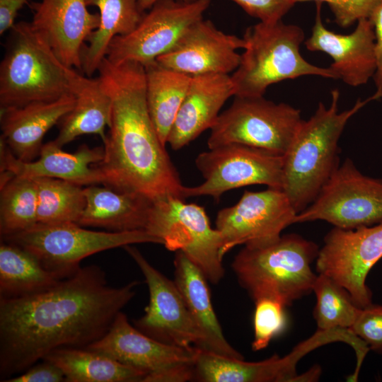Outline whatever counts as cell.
I'll return each instance as SVG.
<instances>
[{
    "instance_id": "1",
    "label": "cell",
    "mask_w": 382,
    "mask_h": 382,
    "mask_svg": "<svg viewBox=\"0 0 382 382\" xmlns=\"http://www.w3.org/2000/svg\"><path fill=\"white\" fill-rule=\"evenodd\" d=\"M139 284L112 286L105 272L91 265L42 291L0 299V381L57 349L85 348L100 339Z\"/></svg>"
},
{
    "instance_id": "2",
    "label": "cell",
    "mask_w": 382,
    "mask_h": 382,
    "mask_svg": "<svg viewBox=\"0 0 382 382\" xmlns=\"http://www.w3.org/2000/svg\"><path fill=\"white\" fill-rule=\"evenodd\" d=\"M98 71L112 100L103 158L96 164L103 185L150 200L185 199L184 186L149 112L144 66L134 62L115 64L105 57Z\"/></svg>"
},
{
    "instance_id": "3",
    "label": "cell",
    "mask_w": 382,
    "mask_h": 382,
    "mask_svg": "<svg viewBox=\"0 0 382 382\" xmlns=\"http://www.w3.org/2000/svg\"><path fill=\"white\" fill-rule=\"evenodd\" d=\"M331 103H320L315 113L303 120L284 154L282 190L297 213L316 198L321 188L339 166L338 141L350 117L376 96L358 100L347 110L339 112L340 92H331Z\"/></svg>"
},
{
    "instance_id": "4",
    "label": "cell",
    "mask_w": 382,
    "mask_h": 382,
    "mask_svg": "<svg viewBox=\"0 0 382 382\" xmlns=\"http://www.w3.org/2000/svg\"><path fill=\"white\" fill-rule=\"evenodd\" d=\"M304 37L301 28L282 20L248 27L243 37L244 52L231 75L234 96H263L272 84L303 76L339 79L330 67L315 66L302 57Z\"/></svg>"
},
{
    "instance_id": "5",
    "label": "cell",
    "mask_w": 382,
    "mask_h": 382,
    "mask_svg": "<svg viewBox=\"0 0 382 382\" xmlns=\"http://www.w3.org/2000/svg\"><path fill=\"white\" fill-rule=\"evenodd\" d=\"M318 252L313 242L297 234H286L266 245H245L231 267L253 301L272 296L288 306L313 291L317 276L311 265Z\"/></svg>"
},
{
    "instance_id": "6",
    "label": "cell",
    "mask_w": 382,
    "mask_h": 382,
    "mask_svg": "<svg viewBox=\"0 0 382 382\" xmlns=\"http://www.w3.org/2000/svg\"><path fill=\"white\" fill-rule=\"evenodd\" d=\"M0 64L1 108L49 101L71 93L66 67L30 23L10 30Z\"/></svg>"
},
{
    "instance_id": "7",
    "label": "cell",
    "mask_w": 382,
    "mask_h": 382,
    "mask_svg": "<svg viewBox=\"0 0 382 382\" xmlns=\"http://www.w3.org/2000/svg\"><path fill=\"white\" fill-rule=\"evenodd\" d=\"M30 252L47 270L62 279L73 275L84 258L97 253L135 243L163 244L144 230L96 231L76 223L37 224L16 234L1 238Z\"/></svg>"
},
{
    "instance_id": "8",
    "label": "cell",
    "mask_w": 382,
    "mask_h": 382,
    "mask_svg": "<svg viewBox=\"0 0 382 382\" xmlns=\"http://www.w3.org/2000/svg\"><path fill=\"white\" fill-rule=\"evenodd\" d=\"M145 231L168 250L183 252L211 283L223 279L222 238L212 228L204 207L174 196L151 200Z\"/></svg>"
},
{
    "instance_id": "9",
    "label": "cell",
    "mask_w": 382,
    "mask_h": 382,
    "mask_svg": "<svg viewBox=\"0 0 382 382\" xmlns=\"http://www.w3.org/2000/svg\"><path fill=\"white\" fill-rule=\"evenodd\" d=\"M302 121L301 111L289 104L235 96L210 129L208 148L237 143L284 155Z\"/></svg>"
},
{
    "instance_id": "10",
    "label": "cell",
    "mask_w": 382,
    "mask_h": 382,
    "mask_svg": "<svg viewBox=\"0 0 382 382\" xmlns=\"http://www.w3.org/2000/svg\"><path fill=\"white\" fill-rule=\"evenodd\" d=\"M195 165L204 180L184 186L183 198L211 196L218 200L232 189L265 185L282 189L284 155L242 144H228L200 153Z\"/></svg>"
},
{
    "instance_id": "11",
    "label": "cell",
    "mask_w": 382,
    "mask_h": 382,
    "mask_svg": "<svg viewBox=\"0 0 382 382\" xmlns=\"http://www.w3.org/2000/svg\"><path fill=\"white\" fill-rule=\"evenodd\" d=\"M323 220L343 229L382 222V180L363 175L347 158L316 198L296 214L295 223Z\"/></svg>"
},
{
    "instance_id": "12",
    "label": "cell",
    "mask_w": 382,
    "mask_h": 382,
    "mask_svg": "<svg viewBox=\"0 0 382 382\" xmlns=\"http://www.w3.org/2000/svg\"><path fill=\"white\" fill-rule=\"evenodd\" d=\"M211 0H158L129 33L115 37L106 58L112 64L144 66L168 52L187 28L203 18Z\"/></svg>"
},
{
    "instance_id": "13",
    "label": "cell",
    "mask_w": 382,
    "mask_h": 382,
    "mask_svg": "<svg viewBox=\"0 0 382 382\" xmlns=\"http://www.w3.org/2000/svg\"><path fill=\"white\" fill-rule=\"evenodd\" d=\"M381 257L382 222L354 229L335 227L319 250L316 270L346 289L363 308L372 303L367 275Z\"/></svg>"
},
{
    "instance_id": "14",
    "label": "cell",
    "mask_w": 382,
    "mask_h": 382,
    "mask_svg": "<svg viewBox=\"0 0 382 382\" xmlns=\"http://www.w3.org/2000/svg\"><path fill=\"white\" fill-rule=\"evenodd\" d=\"M297 214L282 189L245 191L236 204L217 214L216 228L222 238L221 257L239 245L258 246L277 240L284 228L295 224Z\"/></svg>"
},
{
    "instance_id": "15",
    "label": "cell",
    "mask_w": 382,
    "mask_h": 382,
    "mask_svg": "<svg viewBox=\"0 0 382 382\" xmlns=\"http://www.w3.org/2000/svg\"><path fill=\"white\" fill-rule=\"evenodd\" d=\"M123 248L140 269L149 293L144 314L134 321L135 327L168 345L199 348L201 335L175 282L152 266L136 248L127 245Z\"/></svg>"
},
{
    "instance_id": "16",
    "label": "cell",
    "mask_w": 382,
    "mask_h": 382,
    "mask_svg": "<svg viewBox=\"0 0 382 382\" xmlns=\"http://www.w3.org/2000/svg\"><path fill=\"white\" fill-rule=\"evenodd\" d=\"M245 42L242 37L219 30L209 20L202 18L184 33L175 45L157 58L168 69L190 76L229 74L239 65Z\"/></svg>"
},
{
    "instance_id": "17",
    "label": "cell",
    "mask_w": 382,
    "mask_h": 382,
    "mask_svg": "<svg viewBox=\"0 0 382 382\" xmlns=\"http://www.w3.org/2000/svg\"><path fill=\"white\" fill-rule=\"evenodd\" d=\"M87 6L86 0H40L30 5L33 28L64 66L81 71L85 42L100 19Z\"/></svg>"
},
{
    "instance_id": "18",
    "label": "cell",
    "mask_w": 382,
    "mask_h": 382,
    "mask_svg": "<svg viewBox=\"0 0 382 382\" xmlns=\"http://www.w3.org/2000/svg\"><path fill=\"white\" fill-rule=\"evenodd\" d=\"M316 3L315 23L311 36L305 41L306 48L320 51L332 59L330 68L345 83L357 87L374 78L376 71L375 35L369 18L357 22L348 35L327 29L321 17V2Z\"/></svg>"
},
{
    "instance_id": "19",
    "label": "cell",
    "mask_w": 382,
    "mask_h": 382,
    "mask_svg": "<svg viewBox=\"0 0 382 382\" xmlns=\"http://www.w3.org/2000/svg\"><path fill=\"white\" fill-rule=\"evenodd\" d=\"M85 348L105 354L147 374L177 364L195 361L199 351L196 347L174 346L149 337L132 326L122 311L107 332Z\"/></svg>"
},
{
    "instance_id": "20",
    "label": "cell",
    "mask_w": 382,
    "mask_h": 382,
    "mask_svg": "<svg viewBox=\"0 0 382 382\" xmlns=\"http://www.w3.org/2000/svg\"><path fill=\"white\" fill-rule=\"evenodd\" d=\"M103 156V147L91 148L83 144L74 153H68L53 140L42 145L36 161L25 162L18 159L1 139V173L29 178H58L81 186L103 184L104 176L96 166Z\"/></svg>"
},
{
    "instance_id": "21",
    "label": "cell",
    "mask_w": 382,
    "mask_h": 382,
    "mask_svg": "<svg viewBox=\"0 0 382 382\" xmlns=\"http://www.w3.org/2000/svg\"><path fill=\"white\" fill-rule=\"evenodd\" d=\"M74 103L71 93L53 100L1 108V139L18 159L33 161L40 155L46 133L71 110Z\"/></svg>"
},
{
    "instance_id": "22",
    "label": "cell",
    "mask_w": 382,
    "mask_h": 382,
    "mask_svg": "<svg viewBox=\"0 0 382 382\" xmlns=\"http://www.w3.org/2000/svg\"><path fill=\"white\" fill-rule=\"evenodd\" d=\"M234 95V86L229 74L192 76L167 144L173 150L180 149L203 132L211 129L222 106Z\"/></svg>"
},
{
    "instance_id": "23",
    "label": "cell",
    "mask_w": 382,
    "mask_h": 382,
    "mask_svg": "<svg viewBox=\"0 0 382 382\" xmlns=\"http://www.w3.org/2000/svg\"><path fill=\"white\" fill-rule=\"evenodd\" d=\"M309 352L303 342L282 358L274 355L258 362L227 357L199 349L195 380L202 382H306V373L296 372L298 361Z\"/></svg>"
},
{
    "instance_id": "24",
    "label": "cell",
    "mask_w": 382,
    "mask_h": 382,
    "mask_svg": "<svg viewBox=\"0 0 382 382\" xmlns=\"http://www.w3.org/2000/svg\"><path fill=\"white\" fill-rule=\"evenodd\" d=\"M174 282L201 337L200 349L227 357L243 359L224 337L211 301L208 279L183 252L176 251Z\"/></svg>"
},
{
    "instance_id": "25",
    "label": "cell",
    "mask_w": 382,
    "mask_h": 382,
    "mask_svg": "<svg viewBox=\"0 0 382 382\" xmlns=\"http://www.w3.org/2000/svg\"><path fill=\"white\" fill-rule=\"evenodd\" d=\"M66 71L75 103L59 122V131L54 141L62 147L79 136L95 134L104 141L105 129L111 120L110 96L99 77L84 76L74 68L66 67Z\"/></svg>"
},
{
    "instance_id": "26",
    "label": "cell",
    "mask_w": 382,
    "mask_h": 382,
    "mask_svg": "<svg viewBox=\"0 0 382 382\" xmlns=\"http://www.w3.org/2000/svg\"><path fill=\"white\" fill-rule=\"evenodd\" d=\"M97 185L83 187L86 206L78 224L115 232L145 231L151 200Z\"/></svg>"
},
{
    "instance_id": "27",
    "label": "cell",
    "mask_w": 382,
    "mask_h": 382,
    "mask_svg": "<svg viewBox=\"0 0 382 382\" xmlns=\"http://www.w3.org/2000/svg\"><path fill=\"white\" fill-rule=\"evenodd\" d=\"M99 9V24L81 54V71L91 76L106 57L112 40L132 32L142 18L138 0H86Z\"/></svg>"
},
{
    "instance_id": "28",
    "label": "cell",
    "mask_w": 382,
    "mask_h": 382,
    "mask_svg": "<svg viewBox=\"0 0 382 382\" xmlns=\"http://www.w3.org/2000/svg\"><path fill=\"white\" fill-rule=\"evenodd\" d=\"M43 359L57 366L66 382H141L147 374L87 348L57 349Z\"/></svg>"
},
{
    "instance_id": "29",
    "label": "cell",
    "mask_w": 382,
    "mask_h": 382,
    "mask_svg": "<svg viewBox=\"0 0 382 382\" xmlns=\"http://www.w3.org/2000/svg\"><path fill=\"white\" fill-rule=\"evenodd\" d=\"M144 68L149 112L161 142L166 145L192 76L166 68L156 61Z\"/></svg>"
},
{
    "instance_id": "30",
    "label": "cell",
    "mask_w": 382,
    "mask_h": 382,
    "mask_svg": "<svg viewBox=\"0 0 382 382\" xmlns=\"http://www.w3.org/2000/svg\"><path fill=\"white\" fill-rule=\"evenodd\" d=\"M28 250L1 240L0 299L25 296L46 290L62 280Z\"/></svg>"
},
{
    "instance_id": "31",
    "label": "cell",
    "mask_w": 382,
    "mask_h": 382,
    "mask_svg": "<svg viewBox=\"0 0 382 382\" xmlns=\"http://www.w3.org/2000/svg\"><path fill=\"white\" fill-rule=\"evenodd\" d=\"M37 191L34 178L1 173V238L23 232L37 224Z\"/></svg>"
},
{
    "instance_id": "32",
    "label": "cell",
    "mask_w": 382,
    "mask_h": 382,
    "mask_svg": "<svg viewBox=\"0 0 382 382\" xmlns=\"http://www.w3.org/2000/svg\"><path fill=\"white\" fill-rule=\"evenodd\" d=\"M37 191V224H78L86 206L83 186L58 178H34Z\"/></svg>"
},
{
    "instance_id": "33",
    "label": "cell",
    "mask_w": 382,
    "mask_h": 382,
    "mask_svg": "<svg viewBox=\"0 0 382 382\" xmlns=\"http://www.w3.org/2000/svg\"><path fill=\"white\" fill-rule=\"evenodd\" d=\"M313 291L316 296L313 314L318 329L352 327L361 308L354 303L346 289L329 277L319 274Z\"/></svg>"
},
{
    "instance_id": "34",
    "label": "cell",
    "mask_w": 382,
    "mask_h": 382,
    "mask_svg": "<svg viewBox=\"0 0 382 382\" xmlns=\"http://www.w3.org/2000/svg\"><path fill=\"white\" fill-rule=\"evenodd\" d=\"M254 339L252 349L260 351L267 347L271 340L285 328L286 306L272 296H262L254 300Z\"/></svg>"
},
{
    "instance_id": "35",
    "label": "cell",
    "mask_w": 382,
    "mask_h": 382,
    "mask_svg": "<svg viewBox=\"0 0 382 382\" xmlns=\"http://www.w3.org/2000/svg\"><path fill=\"white\" fill-rule=\"evenodd\" d=\"M370 349L382 354V305L370 304L361 308L349 328Z\"/></svg>"
},
{
    "instance_id": "36",
    "label": "cell",
    "mask_w": 382,
    "mask_h": 382,
    "mask_svg": "<svg viewBox=\"0 0 382 382\" xmlns=\"http://www.w3.org/2000/svg\"><path fill=\"white\" fill-rule=\"evenodd\" d=\"M295 3L315 1L326 3L332 12L335 23L347 28L360 19L369 18L381 0H294Z\"/></svg>"
},
{
    "instance_id": "37",
    "label": "cell",
    "mask_w": 382,
    "mask_h": 382,
    "mask_svg": "<svg viewBox=\"0 0 382 382\" xmlns=\"http://www.w3.org/2000/svg\"><path fill=\"white\" fill-rule=\"evenodd\" d=\"M260 22L281 21L295 5L294 0H231Z\"/></svg>"
},
{
    "instance_id": "38",
    "label": "cell",
    "mask_w": 382,
    "mask_h": 382,
    "mask_svg": "<svg viewBox=\"0 0 382 382\" xmlns=\"http://www.w3.org/2000/svg\"><path fill=\"white\" fill-rule=\"evenodd\" d=\"M65 381L62 371L54 364L42 359L24 372L5 382H62Z\"/></svg>"
},
{
    "instance_id": "39",
    "label": "cell",
    "mask_w": 382,
    "mask_h": 382,
    "mask_svg": "<svg viewBox=\"0 0 382 382\" xmlns=\"http://www.w3.org/2000/svg\"><path fill=\"white\" fill-rule=\"evenodd\" d=\"M195 379V361L177 364L148 374L142 382H185Z\"/></svg>"
},
{
    "instance_id": "40",
    "label": "cell",
    "mask_w": 382,
    "mask_h": 382,
    "mask_svg": "<svg viewBox=\"0 0 382 382\" xmlns=\"http://www.w3.org/2000/svg\"><path fill=\"white\" fill-rule=\"evenodd\" d=\"M375 35V51L376 57V71L374 76L378 99L382 97V0L372 11L370 17Z\"/></svg>"
},
{
    "instance_id": "41",
    "label": "cell",
    "mask_w": 382,
    "mask_h": 382,
    "mask_svg": "<svg viewBox=\"0 0 382 382\" xmlns=\"http://www.w3.org/2000/svg\"><path fill=\"white\" fill-rule=\"evenodd\" d=\"M28 0H0V34L10 30L15 25L18 11Z\"/></svg>"
},
{
    "instance_id": "42",
    "label": "cell",
    "mask_w": 382,
    "mask_h": 382,
    "mask_svg": "<svg viewBox=\"0 0 382 382\" xmlns=\"http://www.w3.org/2000/svg\"><path fill=\"white\" fill-rule=\"evenodd\" d=\"M158 0H138V5L140 11L143 13L145 10L150 9ZM183 1H190L192 0H179Z\"/></svg>"
}]
</instances>
